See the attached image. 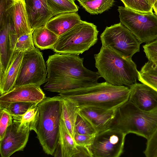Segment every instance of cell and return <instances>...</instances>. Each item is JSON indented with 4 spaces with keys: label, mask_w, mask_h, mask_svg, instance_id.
<instances>
[{
    "label": "cell",
    "mask_w": 157,
    "mask_h": 157,
    "mask_svg": "<svg viewBox=\"0 0 157 157\" xmlns=\"http://www.w3.org/2000/svg\"><path fill=\"white\" fill-rule=\"evenodd\" d=\"M62 157H75L78 151L74 138L68 131L65 124L61 118L58 143L53 155Z\"/></svg>",
    "instance_id": "18"
},
{
    "label": "cell",
    "mask_w": 157,
    "mask_h": 157,
    "mask_svg": "<svg viewBox=\"0 0 157 157\" xmlns=\"http://www.w3.org/2000/svg\"><path fill=\"white\" fill-rule=\"evenodd\" d=\"M77 0V1H78L79 0Z\"/></svg>",
    "instance_id": "40"
},
{
    "label": "cell",
    "mask_w": 157,
    "mask_h": 157,
    "mask_svg": "<svg viewBox=\"0 0 157 157\" xmlns=\"http://www.w3.org/2000/svg\"><path fill=\"white\" fill-rule=\"evenodd\" d=\"M38 103H36L24 114L12 116L13 123L19 132H26L33 130L36 131L39 117Z\"/></svg>",
    "instance_id": "21"
},
{
    "label": "cell",
    "mask_w": 157,
    "mask_h": 157,
    "mask_svg": "<svg viewBox=\"0 0 157 157\" xmlns=\"http://www.w3.org/2000/svg\"><path fill=\"white\" fill-rule=\"evenodd\" d=\"M115 0H79L80 5L91 14L102 13L110 8Z\"/></svg>",
    "instance_id": "24"
},
{
    "label": "cell",
    "mask_w": 157,
    "mask_h": 157,
    "mask_svg": "<svg viewBox=\"0 0 157 157\" xmlns=\"http://www.w3.org/2000/svg\"><path fill=\"white\" fill-rule=\"evenodd\" d=\"M29 21L34 29L46 25L54 16L47 0H24Z\"/></svg>",
    "instance_id": "16"
},
{
    "label": "cell",
    "mask_w": 157,
    "mask_h": 157,
    "mask_svg": "<svg viewBox=\"0 0 157 157\" xmlns=\"http://www.w3.org/2000/svg\"><path fill=\"white\" fill-rule=\"evenodd\" d=\"M94 56L97 72L106 82L129 88L137 83L138 71L132 59L123 57L102 46Z\"/></svg>",
    "instance_id": "3"
},
{
    "label": "cell",
    "mask_w": 157,
    "mask_h": 157,
    "mask_svg": "<svg viewBox=\"0 0 157 157\" xmlns=\"http://www.w3.org/2000/svg\"><path fill=\"white\" fill-rule=\"evenodd\" d=\"M25 52L15 51L10 64L0 81V95L8 92L14 87Z\"/></svg>",
    "instance_id": "19"
},
{
    "label": "cell",
    "mask_w": 157,
    "mask_h": 157,
    "mask_svg": "<svg viewBox=\"0 0 157 157\" xmlns=\"http://www.w3.org/2000/svg\"><path fill=\"white\" fill-rule=\"evenodd\" d=\"M96 134L84 135L75 132L74 139L77 145L90 147L94 142Z\"/></svg>",
    "instance_id": "34"
},
{
    "label": "cell",
    "mask_w": 157,
    "mask_h": 157,
    "mask_svg": "<svg viewBox=\"0 0 157 157\" xmlns=\"http://www.w3.org/2000/svg\"><path fill=\"white\" fill-rule=\"evenodd\" d=\"M14 0H0V25L13 21Z\"/></svg>",
    "instance_id": "27"
},
{
    "label": "cell",
    "mask_w": 157,
    "mask_h": 157,
    "mask_svg": "<svg viewBox=\"0 0 157 157\" xmlns=\"http://www.w3.org/2000/svg\"><path fill=\"white\" fill-rule=\"evenodd\" d=\"M149 1L152 6L156 0H149Z\"/></svg>",
    "instance_id": "39"
},
{
    "label": "cell",
    "mask_w": 157,
    "mask_h": 157,
    "mask_svg": "<svg viewBox=\"0 0 157 157\" xmlns=\"http://www.w3.org/2000/svg\"><path fill=\"white\" fill-rule=\"evenodd\" d=\"M100 37L102 46L125 58L132 59L135 54L140 51V42L121 22L106 27Z\"/></svg>",
    "instance_id": "8"
},
{
    "label": "cell",
    "mask_w": 157,
    "mask_h": 157,
    "mask_svg": "<svg viewBox=\"0 0 157 157\" xmlns=\"http://www.w3.org/2000/svg\"><path fill=\"white\" fill-rule=\"evenodd\" d=\"M143 47L148 61L157 60V38L146 43Z\"/></svg>",
    "instance_id": "35"
},
{
    "label": "cell",
    "mask_w": 157,
    "mask_h": 157,
    "mask_svg": "<svg viewBox=\"0 0 157 157\" xmlns=\"http://www.w3.org/2000/svg\"><path fill=\"white\" fill-rule=\"evenodd\" d=\"M13 21L17 38L32 33L24 0H14Z\"/></svg>",
    "instance_id": "20"
},
{
    "label": "cell",
    "mask_w": 157,
    "mask_h": 157,
    "mask_svg": "<svg viewBox=\"0 0 157 157\" xmlns=\"http://www.w3.org/2000/svg\"><path fill=\"white\" fill-rule=\"evenodd\" d=\"M32 36V33L24 35L17 38L15 51L25 52L35 48Z\"/></svg>",
    "instance_id": "28"
},
{
    "label": "cell",
    "mask_w": 157,
    "mask_h": 157,
    "mask_svg": "<svg viewBox=\"0 0 157 157\" xmlns=\"http://www.w3.org/2000/svg\"><path fill=\"white\" fill-rule=\"evenodd\" d=\"M120 22L136 36L140 44L157 38V16L153 13L137 12L125 6H119Z\"/></svg>",
    "instance_id": "7"
},
{
    "label": "cell",
    "mask_w": 157,
    "mask_h": 157,
    "mask_svg": "<svg viewBox=\"0 0 157 157\" xmlns=\"http://www.w3.org/2000/svg\"><path fill=\"white\" fill-rule=\"evenodd\" d=\"M138 80L157 91V73L148 70L138 71Z\"/></svg>",
    "instance_id": "29"
},
{
    "label": "cell",
    "mask_w": 157,
    "mask_h": 157,
    "mask_svg": "<svg viewBox=\"0 0 157 157\" xmlns=\"http://www.w3.org/2000/svg\"><path fill=\"white\" fill-rule=\"evenodd\" d=\"M30 132H18L13 123L7 128L1 140L0 153L2 157H9L18 151H23L28 140Z\"/></svg>",
    "instance_id": "15"
},
{
    "label": "cell",
    "mask_w": 157,
    "mask_h": 157,
    "mask_svg": "<svg viewBox=\"0 0 157 157\" xmlns=\"http://www.w3.org/2000/svg\"><path fill=\"white\" fill-rule=\"evenodd\" d=\"M84 135L97 134L94 129L90 123L78 113L75 126V132Z\"/></svg>",
    "instance_id": "30"
},
{
    "label": "cell",
    "mask_w": 157,
    "mask_h": 157,
    "mask_svg": "<svg viewBox=\"0 0 157 157\" xmlns=\"http://www.w3.org/2000/svg\"><path fill=\"white\" fill-rule=\"evenodd\" d=\"M46 97L40 86L28 85L13 87L0 95V109H5L13 102H25L39 103Z\"/></svg>",
    "instance_id": "12"
},
{
    "label": "cell",
    "mask_w": 157,
    "mask_h": 157,
    "mask_svg": "<svg viewBox=\"0 0 157 157\" xmlns=\"http://www.w3.org/2000/svg\"><path fill=\"white\" fill-rule=\"evenodd\" d=\"M0 81H1L12 60L17 37L13 21L0 25Z\"/></svg>",
    "instance_id": "11"
},
{
    "label": "cell",
    "mask_w": 157,
    "mask_h": 157,
    "mask_svg": "<svg viewBox=\"0 0 157 157\" xmlns=\"http://www.w3.org/2000/svg\"><path fill=\"white\" fill-rule=\"evenodd\" d=\"M60 96L46 97L38 104L39 117L35 132L43 150L53 155L57 148L61 118Z\"/></svg>",
    "instance_id": "4"
},
{
    "label": "cell",
    "mask_w": 157,
    "mask_h": 157,
    "mask_svg": "<svg viewBox=\"0 0 157 157\" xmlns=\"http://www.w3.org/2000/svg\"><path fill=\"white\" fill-rule=\"evenodd\" d=\"M32 36L35 46L41 50L52 49L59 37L45 25L34 29Z\"/></svg>",
    "instance_id": "23"
},
{
    "label": "cell",
    "mask_w": 157,
    "mask_h": 157,
    "mask_svg": "<svg viewBox=\"0 0 157 157\" xmlns=\"http://www.w3.org/2000/svg\"><path fill=\"white\" fill-rule=\"evenodd\" d=\"M47 68L42 54L35 48L25 52L14 87L28 85L40 86L47 82Z\"/></svg>",
    "instance_id": "9"
},
{
    "label": "cell",
    "mask_w": 157,
    "mask_h": 157,
    "mask_svg": "<svg viewBox=\"0 0 157 157\" xmlns=\"http://www.w3.org/2000/svg\"><path fill=\"white\" fill-rule=\"evenodd\" d=\"M141 69L150 70L157 73V60L148 61L145 63Z\"/></svg>",
    "instance_id": "37"
},
{
    "label": "cell",
    "mask_w": 157,
    "mask_h": 157,
    "mask_svg": "<svg viewBox=\"0 0 157 157\" xmlns=\"http://www.w3.org/2000/svg\"><path fill=\"white\" fill-rule=\"evenodd\" d=\"M127 135L109 128L96 134L89 147L92 157H119L122 154Z\"/></svg>",
    "instance_id": "10"
},
{
    "label": "cell",
    "mask_w": 157,
    "mask_h": 157,
    "mask_svg": "<svg viewBox=\"0 0 157 157\" xmlns=\"http://www.w3.org/2000/svg\"><path fill=\"white\" fill-rule=\"evenodd\" d=\"M128 100L146 112L157 110V91L144 83H136L130 88Z\"/></svg>",
    "instance_id": "14"
},
{
    "label": "cell",
    "mask_w": 157,
    "mask_h": 157,
    "mask_svg": "<svg viewBox=\"0 0 157 157\" xmlns=\"http://www.w3.org/2000/svg\"><path fill=\"white\" fill-rule=\"evenodd\" d=\"M82 20L77 12L60 13L51 18L46 27L58 36L71 29Z\"/></svg>",
    "instance_id": "17"
},
{
    "label": "cell",
    "mask_w": 157,
    "mask_h": 157,
    "mask_svg": "<svg viewBox=\"0 0 157 157\" xmlns=\"http://www.w3.org/2000/svg\"><path fill=\"white\" fill-rule=\"evenodd\" d=\"M124 6L143 13H153L152 6L149 0H120Z\"/></svg>",
    "instance_id": "26"
},
{
    "label": "cell",
    "mask_w": 157,
    "mask_h": 157,
    "mask_svg": "<svg viewBox=\"0 0 157 157\" xmlns=\"http://www.w3.org/2000/svg\"><path fill=\"white\" fill-rule=\"evenodd\" d=\"M98 32L94 24L82 20L59 36L52 49L60 54H82L96 43Z\"/></svg>",
    "instance_id": "6"
},
{
    "label": "cell",
    "mask_w": 157,
    "mask_h": 157,
    "mask_svg": "<svg viewBox=\"0 0 157 157\" xmlns=\"http://www.w3.org/2000/svg\"><path fill=\"white\" fill-rule=\"evenodd\" d=\"M84 58L79 55L57 53L49 56L46 61L47 82L44 86L48 91L59 93L86 87L98 81V72L83 65Z\"/></svg>",
    "instance_id": "1"
},
{
    "label": "cell",
    "mask_w": 157,
    "mask_h": 157,
    "mask_svg": "<svg viewBox=\"0 0 157 157\" xmlns=\"http://www.w3.org/2000/svg\"><path fill=\"white\" fill-rule=\"evenodd\" d=\"M78 152L75 157H92L89 147L77 145Z\"/></svg>",
    "instance_id": "36"
},
{
    "label": "cell",
    "mask_w": 157,
    "mask_h": 157,
    "mask_svg": "<svg viewBox=\"0 0 157 157\" xmlns=\"http://www.w3.org/2000/svg\"><path fill=\"white\" fill-rule=\"evenodd\" d=\"M152 8L155 12V14L157 16V0H156L153 5Z\"/></svg>",
    "instance_id": "38"
},
{
    "label": "cell",
    "mask_w": 157,
    "mask_h": 157,
    "mask_svg": "<svg viewBox=\"0 0 157 157\" xmlns=\"http://www.w3.org/2000/svg\"><path fill=\"white\" fill-rule=\"evenodd\" d=\"M144 153L147 157H157V127L149 139Z\"/></svg>",
    "instance_id": "33"
},
{
    "label": "cell",
    "mask_w": 157,
    "mask_h": 157,
    "mask_svg": "<svg viewBox=\"0 0 157 157\" xmlns=\"http://www.w3.org/2000/svg\"><path fill=\"white\" fill-rule=\"evenodd\" d=\"M130 88L113 85L106 82L59 93L61 97L75 101L79 107L92 106L116 109L128 101Z\"/></svg>",
    "instance_id": "2"
},
{
    "label": "cell",
    "mask_w": 157,
    "mask_h": 157,
    "mask_svg": "<svg viewBox=\"0 0 157 157\" xmlns=\"http://www.w3.org/2000/svg\"><path fill=\"white\" fill-rule=\"evenodd\" d=\"M48 6L54 16L67 12H77L78 7L74 0H47Z\"/></svg>",
    "instance_id": "25"
},
{
    "label": "cell",
    "mask_w": 157,
    "mask_h": 157,
    "mask_svg": "<svg viewBox=\"0 0 157 157\" xmlns=\"http://www.w3.org/2000/svg\"><path fill=\"white\" fill-rule=\"evenodd\" d=\"M116 109L83 106L79 107L78 113L90 123L97 134L109 128Z\"/></svg>",
    "instance_id": "13"
},
{
    "label": "cell",
    "mask_w": 157,
    "mask_h": 157,
    "mask_svg": "<svg viewBox=\"0 0 157 157\" xmlns=\"http://www.w3.org/2000/svg\"><path fill=\"white\" fill-rule=\"evenodd\" d=\"M36 103L18 102L12 103L7 107L6 109L12 116L22 115Z\"/></svg>",
    "instance_id": "31"
},
{
    "label": "cell",
    "mask_w": 157,
    "mask_h": 157,
    "mask_svg": "<svg viewBox=\"0 0 157 157\" xmlns=\"http://www.w3.org/2000/svg\"><path fill=\"white\" fill-rule=\"evenodd\" d=\"M61 118L71 136L74 138L75 126L79 107L74 101L61 97Z\"/></svg>",
    "instance_id": "22"
},
{
    "label": "cell",
    "mask_w": 157,
    "mask_h": 157,
    "mask_svg": "<svg viewBox=\"0 0 157 157\" xmlns=\"http://www.w3.org/2000/svg\"><path fill=\"white\" fill-rule=\"evenodd\" d=\"M0 140L4 137L8 128L13 123L12 116L5 109H0Z\"/></svg>",
    "instance_id": "32"
},
{
    "label": "cell",
    "mask_w": 157,
    "mask_h": 157,
    "mask_svg": "<svg viewBox=\"0 0 157 157\" xmlns=\"http://www.w3.org/2000/svg\"><path fill=\"white\" fill-rule=\"evenodd\" d=\"M157 127V110L146 112L128 100L116 109L109 128L149 138Z\"/></svg>",
    "instance_id": "5"
}]
</instances>
